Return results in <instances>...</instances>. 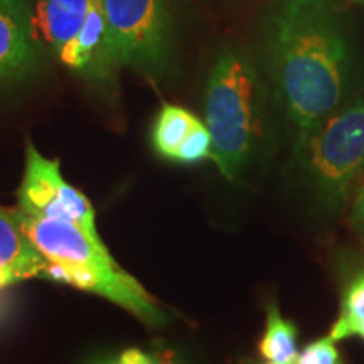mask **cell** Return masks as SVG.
<instances>
[{"label":"cell","instance_id":"6da1fadb","mask_svg":"<svg viewBox=\"0 0 364 364\" xmlns=\"http://www.w3.org/2000/svg\"><path fill=\"white\" fill-rule=\"evenodd\" d=\"M268 56L277 95L299 132L344 100L349 46L331 0H287L268 26Z\"/></svg>","mask_w":364,"mask_h":364},{"label":"cell","instance_id":"7a4b0ae2","mask_svg":"<svg viewBox=\"0 0 364 364\" xmlns=\"http://www.w3.org/2000/svg\"><path fill=\"white\" fill-rule=\"evenodd\" d=\"M17 216L34 247L51 265V280L112 300L149 326L166 324L167 316L156 299L117 265L102 238H93L68 223L26 215L19 208Z\"/></svg>","mask_w":364,"mask_h":364},{"label":"cell","instance_id":"3957f363","mask_svg":"<svg viewBox=\"0 0 364 364\" xmlns=\"http://www.w3.org/2000/svg\"><path fill=\"white\" fill-rule=\"evenodd\" d=\"M204 110L211 159L226 179H240L262 135L260 80L247 58L226 53L218 59L208 80Z\"/></svg>","mask_w":364,"mask_h":364},{"label":"cell","instance_id":"277c9868","mask_svg":"<svg viewBox=\"0 0 364 364\" xmlns=\"http://www.w3.org/2000/svg\"><path fill=\"white\" fill-rule=\"evenodd\" d=\"M295 156L322 198L343 204L364 171V100L299 132Z\"/></svg>","mask_w":364,"mask_h":364},{"label":"cell","instance_id":"5b68a950","mask_svg":"<svg viewBox=\"0 0 364 364\" xmlns=\"http://www.w3.org/2000/svg\"><path fill=\"white\" fill-rule=\"evenodd\" d=\"M118 65L162 80L174 63L171 0H102Z\"/></svg>","mask_w":364,"mask_h":364},{"label":"cell","instance_id":"8992f818","mask_svg":"<svg viewBox=\"0 0 364 364\" xmlns=\"http://www.w3.org/2000/svg\"><path fill=\"white\" fill-rule=\"evenodd\" d=\"M17 198V206L26 215L68 223L100 238L91 203L63 179L59 162L41 156L31 142H27L24 179Z\"/></svg>","mask_w":364,"mask_h":364},{"label":"cell","instance_id":"52a82bcc","mask_svg":"<svg viewBox=\"0 0 364 364\" xmlns=\"http://www.w3.org/2000/svg\"><path fill=\"white\" fill-rule=\"evenodd\" d=\"M43 51L34 27L33 0H0V88L34 76Z\"/></svg>","mask_w":364,"mask_h":364},{"label":"cell","instance_id":"ba28073f","mask_svg":"<svg viewBox=\"0 0 364 364\" xmlns=\"http://www.w3.org/2000/svg\"><path fill=\"white\" fill-rule=\"evenodd\" d=\"M63 66L97 83H108L120 70L108 34L102 0H95L80 34L56 54Z\"/></svg>","mask_w":364,"mask_h":364},{"label":"cell","instance_id":"9c48e42d","mask_svg":"<svg viewBox=\"0 0 364 364\" xmlns=\"http://www.w3.org/2000/svg\"><path fill=\"white\" fill-rule=\"evenodd\" d=\"M29 279L51 280V265L27 236L17 209L0 206V290Z\"/></svg>","mask_w":364,"mask_h":364},{"label":"cell","instance_id":"30bf717a","mask_svg":"<svg viewBox=\"0 0 364 364\" xmlns=\"http://www.w3.org/2000/svg\"><path fill=\"white\" fill-rule=\"evenodd\" d=\"M95 0H36L34 27L54 56L80 34Z\"/></svg>","mask_w":364,"mask_h":364},{"label":"cell","instance_id":"8fae6325","mask_svg":"<svg viewBox=\"0 0 364 364\" xmlns=\"http://www.w3.org/2000/svg\"><path fill=\"white\" fill-rule=\"evenodd\" d=\"M331 339H364V265L346 273L341 292L339 318L331 329Z\"/></svg>","mask_w":364,"mask_h":364},{"label":"cell","instance_id":"7c38bea8","mask_svg":"<svg viewBox=\"0 0 364 364\" xmlns=\"http://www.w3.org/2000/svg\"><path fill=\"white\" fill-rule=\"evenodd\" d=\"M198 122V117H194L186 108L177 107V105H164L154 124V147L162 157L176 161L182 142Z\"/></svg>","mask_w":364,"mask_h":364},{"label":"cell","instance_id":"4fadbf2b","mask_svg":"<svg viewBox=\"0 0 364 364\" xmlns=\"http://www.w3.org/2000/svg\"><path fill=\"white\" fill-rule=\"evenodd\" d=\"M260 353L267 361L295 364L297 351V327L282 317L277 306H268L265 334L260 341Z\"/></svg>","mask_w":364,"mask_h":364},{"label":"cell","instance_id":"5bb4252c","mask_svg":"<svg viewBox=\"0 0 364 364\" xmlns=\"http://www.w3.org/2000/svg\"><path fill=\"white\" fill-rule=\"evenodd\" d=\"M213 157V139L209 134L206 124L201 120L193 127L186 140L182 142L179 152H177L176 161L182 164H196L204 159Z\"/></svg>","mask_w":364,"mask_h":364},{"label":"cell","instance_id":"9a60e30c","mask_svg":"<svg viewBox=\"0 0 364 364\" xmlns=\"http://www.w3.org/2000/svg\"><path fill=\"white\" fill-rule=\"evenodd\" d=\"M115 364H189L181 354L174 349L164 348V346H154L149 351L142 349H127L120 354Z\"/></svg>","mask_w":364,"mask_h":364},{"label":"cell","instance_id":"2e32d148","mask_svg":"<svg viewBox=\"0 0 364 364\" xmlns=\"http://www.w3.org/2000/svg\"><path fill=\"white\" fill-rule=\"evenodd\" d=\"M334 343L336 341L331 339V336L314 341L302 349V353H299L295 364H343Z\"/></svg>","mask_w":364,"mask_h":364},{"label":"cell","instance_id":"e0dca14e","mask_svg":"<svg viewBox=\"0 0 364 364\" xmlns=\"http://www.w3.org/2000/svg\"><path fill=\"white\" fill-rule=\"evenodd\" d=\"M354 223H356L359 231H361V235L364 236V182L358 193L356 204H354Z\"/></svg>","mask_w":364,"mask_h":364},{"label":"cell","instance_id":"ac0fdd59","mask_svg":"<svg viewBox=\"0 0 364 364\" xmlns=\"http://www.w3.org/2000/svg\"><path fill=\"white\" fill-rule=\"evenodd\" d=\"M353 2H358V4H363V6H364V0H353Z\"/></svg>","mask_w":364,"mask_h":364},{"label":"cell","instance_id":"d6986e66","mask_svg":"<svg viewBox=\"0 0 364 364\" xmlns=\"http://www.w3.org/2000/svg\"><path fill=\"white\" fill-rule=\"evenodd\" d=\"M267 364H279V363H272V361H268Z\"/></svg>","mask_w":364,"mask_h":364}]
</instances>
